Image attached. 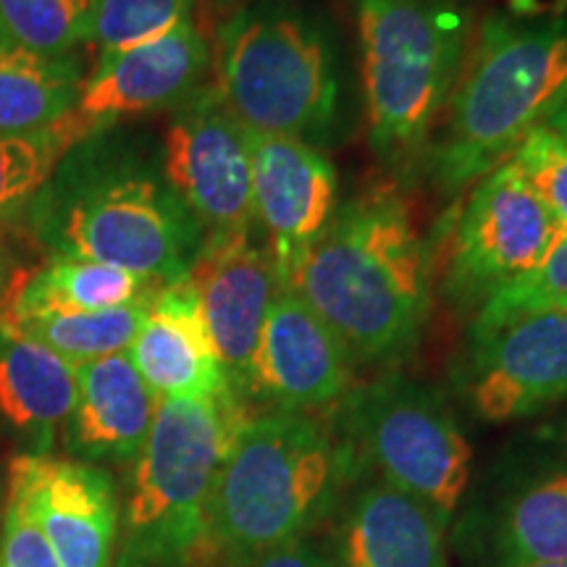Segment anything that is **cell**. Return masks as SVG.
I'll return each instance as SVG.
<instances>
[{
    "label": "cell",
    "mask_w": 567,
    "mask_h": 567,
    "mask_svg": "<svg viewBox=\"0 0 567 567\" xmlns=\"http://www.w3.org/2000/svg\"><path fill=\"white\" fill-rule=\"evenodd\" d=\"M151 297L124 305V308L97 310V313H51L11 326L34 342L45 344L48 350L59 352L61 358L82 365L130 350L147 316Z\"/></svg>",
    "instance_id": "d4e9b609"
},
{
    "label": "cell",
    "mask_w": 567,
    "mask_h": 567,
    "mask_svg": "<svg viewBox=\"0 0 567 567\" xmlns=\"http://www.w3.org/2000/svg\"><path fill=\"white\" fill-rule=\"evenodd\" d=\"M292 289L334 331L352 363L408 354L431 310L429 245L413 203L394 187H373L337 208Z\"/></svg>",
    "instance_id": "6da1fadb"
},
{
    "label": "cell",
    "mask_w": 567,
    "mask_h": 567,
    "mask_svg": "<svg viewBox=\"0 0 567 567\" xmlns=\"http://www.w3.org/2000/svg\"><path fill=\"white\" fill-rule=\"evenodd\" d=\"M544 126H549L551 132L559 134V137L567 142V95L555 105V109H551V113L547 116V122H544Z\"/></svg>",
    "instance_id": "1f68e13d"
},
{
    "label": "cell",
    "mask_w": 567,
    "mask_h": 567,
    "mask_svg": "<svg viewBox=\"0 0 567 567\" xmlns=\"http://www.w3.org/2000/svg\"><path fill=\"white\" fill-rule=\"evenodd\" d=\"M247 567H331V563L321 547H316L308 538H300L287 547L268 551Z\"/></svg>",
    "instance_id": "4dcf8cb0"
},
{
    "label": "cell",
    "mask_w": 567,
    "mask_h": 567,
    "mask_svg": "<svg viewBox=\"0 0 567 567\" xmlns=\"http://www.w3.org/2000/svg\"><path fill=\"white\" fill-rule=\"evenodd\" d=\"M224 103L245 130L308 137L337 111V74L323 34L289 13L243 11L221 30L218 80Z\"/></svg>",
    "instance_id": "52a82bcc"
},
{
    "label": "cell",
    "mask_w": 567,
    "mask_h": 567,
    "mask_svg": "<svg viewBox=\"0 0 567 567\" xmlns=\"http://www.w3.org/2000/svg\"><path fill=\"white\" fill-rule=\"evenodd\" d=\"M0 567H61L38 523L9 494H6L3 534H0Z\"/></svg>",
    "instance_id": "f546056e"
},
{
    "label": "cell",
    "mask_w": 567,
    "mask_h": 567,
    "mask_svg": "<svg viewBox=\"0 0 567 567\" xmlns=\"http://www.w3.org/2000/svg\"><path fill=\"white\" fill-rule=\"evenodd\" d=\"M350 384L352 358L339 337L297 289L279 287L255 354L250 400L308 413L342 400Z\"/></svg>",
    "instance_id": "9a60e30c"
},
{
    "label": "cell",
    "mask_w": 567,
    "mask_h": 567,
    "mask_svg": "<svg viewBox=\"0 0 567 567\" xmlns=\"http://www.w3.org/2000/svg\"><path fill=\"white\" fill-rule=\"evenodd\" d=\"M565 95L567 24L486 21L446 101L444 134L434 151L436 182L455 193L481 179L547 122Z\"/></svg>",
    "instance_id": "5b68a950"
},
{
    "label": "cell",
    "mask_w": 567,
    "mask_h": 567,
    "mask_svg": "<svg viewBox=\"0 0 567 567\" xmlns=\"http://www.w3.org/2000/svg\"><path fill=\"white\" fill-rule=\"evenodd\" d=\"M358 38L371 145L405 161L460 80L467 19L452 0H358Z\"/></svg>",
    "instance_id": "8992f818"
},
{
    "label": "cell",
    "mask_w": 567,
    "mask_h": 567,
    "mask_svg": "<svg viewBox=\"0 0 567 567\" xmlns=\"http://www.w3.org/2000/svg\"><path fill=\"white\" fill-rule=\"evenodd\" d=\"M40 245L63 258L95 260L155 284L187 276L203 226L158 168L101 130L76 142L27 208Z\"/></svg>",
    "instance_id": "7a4b0ae2"
},
{
    "label": "cell",
    "mask_w": 567,
    "mask_h": 567,
    "mask_svg": "<svg viewBox=\"0 0 567 567\" xmlns=\"http://www.w3.org/2000/svg\"><path fill=\"white\" fill-rule=\"evenodd\" d=\"M76 363L0 321V421L32 446L51 452L76 405Z\"/></svg>",
    "instance_id": "ffe728a7"
},
{
    "label": "cell",
    "mask_w": 567,
    "mask_h": 567,
    "mask_svg": "<svg viewBox=\"0 0 567 567\" xmlns=\"http://www.w3.org/2000/svg\"><path fill=\"white\" fill-rule=\"evenodd\" d=\"M526 176L544 208L551 213L557 226L567 231V142L538 124L509 155Z\"/></svg>",
    "instance_id": "f1b7e54d"
},
{
    "label": "cell",
    "mask_w": 567,
    "mask_h": 567,
    "mask_svg": "<svg viewBox=\"0 0 567 567\" xmlns=\"http://www.w3.org/2000/svg\"><path fill=\"white\" fill-rule=\"evenodd\" d=\"M205 3H208V9L213 13H218V17L231 19V17H237V13H243L247 6L252 3V0H205Z\"/></svg>",
    "instance_id": "d6a6232c"
},
{
    "label": "cell",
    "mask_w": 567,
    "mask_h": 567,
    "mask_svg": "<svg viewBox=\"0 0 567 567\" xmlns=\"http://www.w3.org/2000/svg\"><path fill=\"white\" fill-rule=\"evenodd\" d=\"M130 358L158 400H208L231 392L187 276L155 289Z\"/></svg>",
    "instance_id": "e0dca14e"
},
{
    "label": "cell",
    "mask_w": 567,
    "mask_h": 567,
    "mask_svg": "<svg viewBox=\"0 0 567 567\" xmlns=\"http://www.w3.org/2000/svg\"><path fill=\"white\" fill-rule=\"evenodd\" d=\"M9 496L38 523L61 567L113 565L118 499L101 465L24 452L9 467Z\"/></svg>",
    "instance_id": "8fae6325"
},
{
    "label": "cell",
    "mask_w": 567,
    "mask_h": 567,
    "mask_svg": "<svg viewBox=\"0 0 567 567\" xmlns=\"http://www.w3.org/2000/svg\"><path fill=\"white\" fill-rule=\"evenodd\" d=\"M161 172L203 226L205 239L252 234L250 134L213 82L179 105L166 126Z\"/></svg>",
    "instance_id": "30bf717a"
},
{
    "label": "cell",
    "mask_w": 567,
    "mask_h": 567,
    "mask_svg": "<svg viewBox=\"0 0 567 567\" xmlns=\"http://www.w3.org/2000/svg\"><path fill=\"white\" fill-rule=\"evenodd\" d=\"M344 450L379 481L413 496L450 523L471 478V444L434 389L384 375L350 394L344 405Z\"/></svg>",
    "instance_id": "ba28073f"
},
{
    "label": "cell",
    "mask_w": 567,
    "mask_h": 567,
    "mask_svg": "<svg viewBox=\"0 0 567 567\" xmlns=\"http://www.w3.org/2000/svg\"><path fill=\"white\" fill-rule=\"evenodd\" d=\"M350 465L308 413L245 417L213 486L210 555L247 567L300 542L331 513Z\"/></svg>",
    "instance_id": "3957f363"
},
{
    "label": "cell",
    "mask_w": 567,
    "mask_h": 567,
    "mask_svg": "<svg viewBox=\"0 0 567 567\" xmlns=\"http://www.w3.org/2000/svg\"><path fill=\"white\" fill-rule=\"evenodd\" d=\"M208 326L210 342L237 400H250L260 334L279 292V276L252 234L208 237L187 271Z\"/></svg>",
    "instance_id": "7c38bea8"
},
{
    "label": "cell",
    "mask_w": 567,
    "mask_h": 567,
    "mask_svg": "<svg viewBox=\"0 0 567 567\" xmlns=\"http://www.w3.org/2000/svg\"><path fill=\"white\" fill-rule=\"evenodd\" d=\"M92 0H0V40L38 53H74Z\"/></svg>",
    "instance_id": "83f0119b"
},
{
    "label": "cell",
    "mask_w": 567,
    "mask_h": 567,
    "mask_svg": "<svg viewBox=\"0 0 567 567\" xmlns=\"http://www.w3.org/2000/svg\"><path fill=\"white\" fill-rule=\"evenodd\" d=\"M82 61L0 40V132L24 134L63 122L80 105Z\"/></svg>",
    "instance_id": "7402d4cb"
},
{
    "label": "cell",
    "mask_w": 567,
    "mask_h": 567,
    "mask_svg": "<svg viewBox=\"0 0 567 567\" xmlns=\"http://www.w3.org/2000/svg\"><path fill=\"white\" fill-rule=\"evenodd\" d=\"M213 63L210 42L195 21L158 40L97 61L82 84L76 111L97 126L122 116L174 109L200 92Z\"/></svg>",
    "instance_id": "2e32d148"
},
{
    "label": "cell",
    "mask_w": 567,
    "mask_h": 567,
    "mask_svg": "<svg viewBox=\"0 0 567 567\" xmlns=\"http://www.w3.org/2000/svg\"><path fill=\"white\" fill-rule=\"evenodd\" d=\"M444 528L413 496L375 481L347 502L323 551L331 567H450Z\"/></svg>",
    "instance_id": "ac0fdd59"
},
{
    "label": "cell",
    "mask_w": 567,
    "mask_h": 567,
    "mask_svg": "<svg viewBox=\"0 0 567 567\" xmlns=\"http://www.w3.org/2000/svg\"><path fill=\"white\" fill-rule=\"evenodd\" d=\"M6 295V266H3V247H0V300Z\"/></svg>",
    "instance_id": "836d02e7"
},
{
    "label": "cell",
    "mask_w": 567,
    "mask_h": 567,
    "mask_svg": "<svg viewBox=\"0 0 567 567\" xmlns=\"http://www.w3.org/2000/svg\"><path fill=\"white\" fill-rule=\"evenodd\" d=\"M520 567H567V559L565 563H534V565H520Z\"/></svg>",
    "instance_id": "e575fe53"
},
{
    "label": "cell",
    "mask_w": 567,
    "mask_h": 567,
    "mask_svg": "<svg viewBox=\"0 0 567 567\" xmlns=\"http://www.w3.org/2000/svg\"><path fill=\"white\" fill-rule=\"evenodd\" d=\"M467 392L484 421L534 415L567 396V313H534L471 339Z\"/></svg>",
    "instance_id": "5bb4252c"
},
{
    "label": "cell",
    "mask_w": 567,
    "mask_h": 567,
    "mask_svg": "<svg viewBox=\"0 0 567 567\" xmlns=\"http://www.w3.org/2000/svg\"><path fill=\"white\" fill-rule=\"evenodd\" d=\"M494 544L505 567L567 559V463L509 496L496 517Z\"/></svg>",
    "instance_id": "603a6c76"
},
{
    "label": "cell",
    "mask_w": 567,
    "mask_h": 567,
    "mask_svg": "<svg viewBox=\"0 0 567 567\" xmlns=\"http://www.w3.org/2000/svg\"><path fill=\"white\" fill-rule=\"evenodd\" d=\"M161 284L95 260L53 255L34 274L17 276L6 289L0 321L19 323L51 313H97L147 300Z\"/></svg>",
    "instance_id": "44dd1931"
},
{
    "label": "cell",
    "mask_w": 567,
    "mask_h": 567,
    "mask_svg": "<svg viewBox=\"0 0 567 567\" xmlns=\"http://www.w3.org/2000/svg\"><path fill=\"white\" fill-rule=\"evenodd\" d=\"M101 130L74 111L48 130L0 132V221L27 213L76 142Z\"/></svg>",
    "instance_id": "cb8c5ba5"
},
{
    "label": "cell",
    "mask_w": 567,
    "mask_h": 567,
    "mask_svg": "<svg viewBox=\"0 0 567 567\" xmlns=\"http://www.w3.org/2000/svg\"><path fill=\"white\" fill-rule=\"evenodd\" d=\"M80 392L63 425V444L82 463L130 465L151 434L158 396L145 384L130 352L76 368Z\"/></svg>",
    "instance_id": "d6986e66"
},
{
    "label": "cell",
    "mask_w": 567,
    "mask_h": 567,
    "mask_svg": "<svg viewBox=\"0 0 567 567\" xmlns=\"http://www.w3.org/2000/svg\"><path fill=\"white\" fill-rule=\"evenodd\" d=\"M513 158L481 176L455 226L444 292L457 305L486 300L530 271L563 237Z\"/></svg>",
    "instance_id": "9c48e42d"
},
{
    "label": "cell",
    "mask_w": 567,
    "mask_h": 567,
    "mask_svg": "<svg viewBox=\"0 0 567 567\" xmlns=\"http://www.w3.org/2000/svg\"><path fill=\"white\" fill-rule=\"evenodd\" d=\"M195 3L197 0H92L84 42L95 48L97 61H103L193 21Z\"/></svg>",
    "instance_id": "484cf974"
},
{
    "label": "cell",
    "mask_w": 567,
    "mask_h": 567,
    "mask_svg": "<svg viewBox=\"0 0 567 567\" xmlns=\"http://www.w3.org/2000/svg\"><path fill=\"white\" fill-rule=\"evenodd\" d=\"M534 313H567V231L530 271L486 297L471 326V339Z\"/></svg>",
    "instance_id": "4316f807"
},
{
    "label": "cell",
    "mask_w": 567,
    "mask_h": 567,
    "mask_svg": "<svg viewBox=\"0 0 567 567\" xmlns=\"http://www.w3.org/2000/svg\"><path fill=\"white\" fill-rule=\"evenodd\" d=\"M245 417L231 392L158 400L132 463L116 567H195L210 555L213 486Z\"/></svg>",
    "instance_id": "277c9868"
},
{
    "label": "cell",
    "mask_w": 567,
    "mask_h": 567,
    "mask_svg": "<svg viewBox=\"0 0 567 567\" xmlns=\"http://www.w3.org/2000/svg\"><path fill=\"white\" fill-rule=\"evenodd\" d=\"M255 224L266 234L281 287H292L300 264L337 210V172L329 158L297 137L250 132Z\"/></svg>",
    "instance_id": "4fadbf2b"
}]
</instances>
